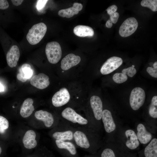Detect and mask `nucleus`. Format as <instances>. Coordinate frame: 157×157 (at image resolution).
<instances>
[{"label":"nucleus","instance_id":"obj_13","mask_svg":"<svg viewBox=\"0 0 157 157\" xmlns=\"http://www.w3.org/2000/svg\"><path fill=\"white\" fill-rule=\"evenodd\" d=\"M36 137L35 133L33 130L27 131L22 139V142L24 147L28 149L35 148L37 144V141L35 140Z\"/></svg>","mask_w":157,"mask_h":157},{"label":"nucleus","instance_id":"obj_9","mask_svg":"<svg viewBox=\"0 0 157 157\" xmlns=\"http://www.w3.org/2000/svg\"><path fill=\"white\" fill-rule=\"evenodd\" d=\"M90 103L95 118L97 120H100L103 112L102 102L101 98L98 96H93L90 99Z\"/></svg>","mask_w":157,"mask_h":157},{"label":"nucleus","instance_id":"obj_2","mask_svg":"<svg viewBox=\"0 0 157 157\" xmlns=\"http://www.w3.org/2000/svg\"><path fill=\"white\" fill-rule=\"evenodd\" d=\"M45 53L49 62L53 64H56L59 61L62 56L60 46L56 42H48L46 45Z\"/></svg>","mask_w":157,"mask_h":157},{"label":"nucleus","instance_id":"obj_35","mask_svg":"<svg viewBox=\"0 0 157 157\" xmlns=\"http://www.w3.org/2000/svg\"><path fill=\"white\" fill-rule=\"evenodd\" d=\"M48 0H38L37 4V8L38 10H40L45 6Z\"/></svg>","mask_w":157,"mask_h":157},{"label":"nucleus","instance_id":"obj_18","mask_svg":"<svg viewBox=\"0 0 157 157\" xmlns=\"http://www.w3.org/2000/svg\"><path fill=\"white\" fill-rule=\"evenodd\" d=\"M33 73L30 65L28 64H24L19 69L17 77L19 80L24 82L31 77Z\"/></svg>","mask_w":157,"mask_h":157},{"label":"nucleus","instance_id":"obj_26","mask_svg":"<svg viewBox=\"0 0 157 157\" xmlns=\"http://www.w3.org/2000/svg\"><path fill=\"white\" fill-rule=\"evenodd\" d=\"M142 6L150 8L154 12L157 10V0H143L140 3Z\"/></svg>","mask_w":157,"mask_h":157},{"label":"nucleus","instance_id":"obj_38","mask_svg":"<svg viewBox=\"0 0 157 157\" xmlns=\"http://www.w3.org/2000/svg\"><path fill=\"white\" fill-rule=\"evenodd\" d=\"M106 26L108 28H110L112 26L113 23L110 19H108L106 22Z\"/></svg>","mask_w":157,"mask_h":157},{"label":"nucleus","instance_id":"obj_27","mask_svg":"<svg viewBox=\"0 0 157 157\" xmlns=\"http://www.w3.org/2000/svg\"><path fill=\"white\" fill-rule=\"evenodd\" d=\"M113 79L116 83H121L126 81L128 79V77L126 75L122 73H117L113 75Z\"/></svg>","mask_w":157,"mask_h":157},{"label":"nucleus","instance_id":"obj_36","mask_svg":"<svg viewBox=\"0 0 157 157\" xmlns=\"http://www.w3.org/2000/svg\"><path fill=\"white\" fill-rule=\"evenodd\" d=\"M72 7L78 11L81 10L83 7L81 4L77 3H74Z\"/></svg>","mask_w":157,"mask_h":157},{"label":"nucleus","instance_id":"obj_32","mask_svg":"<svg viewBox=\"0 0 157 157\" xmlns=\"http://www.w3.org/2000/svg\"><path fill=\"white\" fill-rule=\"evenodd\" d=\"M117 9V6L115 5H113L109 7L106 10V11L108 14L110 15L116 12Z\"/></svg>","mask_w":157,"mask_h":157},{"label":"nucleus","instance_id":"obj_5","mask_svg":"<svg viewBox=\"0 0 157 157\" xmlns=\"http://www.w3.org/2000/svg\"><path fill=\"white\" fill-rule=\"evenodd\" d=\"M123 63L122 58L113 56L108 59L103 64L100 69V72L103 75L110 74L120 66Z\"/></svg>","mask_w":157,"mask_h":157},{"label":"nucleus","instance_id":"obj_22","mask_svg":"<svg viewBox=\"0 0 157 157\" xmlns=\"http://www.w3.org/2000/svg\"><path fill=\"white\" fill-rule=\"evenodd\" d=\"M55 142L58 147L61 149H67L72 155L76 153V148L74 144L70 142H65L56 140Z\"/></svg>","mask_w":157,"mask_h":157},{"label":"nucleus","instance_id":"obj_25","mask_svg":"<svg viewBox=\"0 0 157 157\" xmlns=\"http://www.w3.org/2000/svg\"><path fill=\"white\" fill-rule=\"evenodd\" d=\"M149 115L154 118H157V96H154L151 99V103L149 108Z\"/></svg>","mask_w":157,"mask_h":157},{"label":"nucleus","instance_id":"obj_19","mask_svg":"<svg viewBox=\"0 0 157 157\" xmlns=\"http://www.w3.org/2000/svg\"><path fill=\"white\" fill-rule=\"evenodd\" d=\"M73 137L76 144L82 148H88L90 143L85 134L83 132L77 131L73 134Z\"/></svg>","mask_w":157,"mask_h":157},{"label":"nucleus","instance_id":"obj_3","mask_svg":"<svg viewBox=\"0 0 157 157\" xmlns=\"http://www.w3.org/2000/svg\"><path fill=\"white\" fill-rule=\"evenodd\" d=\"M145 94L144 90L140 87H135L131 91L129 98L130 105L134 110H138L144 104Z\"/></svg>","mask_w":157,"mask_h":157},{"label":"nucleus","instance_id":"obj_40","mask_svg":"<svg viewBox=\"0 0 157 157\" xmlns=\"http://www.w3.org/2000/svg\"><path fill=\"white\" fill-rule=\"evenodd\" d=\"M153 68L155 69H157V62H155L153 64Z\"/></svg>","mask_w":157,"mask_h":157},{"label":"nucleus","instance_id":"obj_21","mask_svg":"<svg viewBox=\"0 0 157 157\" xmlns=\"http://www.w3.org/2000/svg\"><path fill=\"white\" fill-rule=\"evenodd\" d=\"M145 157H157V139L151 140L144 150Z\"/></svg>","mask_w":157,"mask_h":157},{"label":"nucleus","instance_id":"obj_14","mask_svg":"<svg viewBox=\"0 0 157 157\" xmlns=\"http://www.w3.org/2000/svg\"><path fill=\"white\" fill-rule=\"evenodd\" d=\"M35 116L38 119L40 120L44 123L47 127H50L54 122V118L52 114L46 111L40 110L36 111Z\"/></svg>","mask_w":157,"mask_h":157},{"label":"nucleus","instance_id":"obj_41","mask_svg":"<svg viewBox=\"0 0 157 157\" xmlns=\"http://www.w3.org/2000/svg\"><path fill=\"white\" fill-rule=\"evenodd\" d=\"M1 151H2V150H1V147H0V154H1Z\"/></svg>","mask_w":157,"mask_h":157},{"label":"nucleus","instance_id":"obj_29","mask_svg":"<svg viewBox=\"0 0 157 157\" xmlns=\"http://www.w3.org/2000/svg\"><path fill=\"white\" fill-rule=\"evenodd\" d=\"M134 67L135 66L133 65L131 67L123 69L122 71V73L128 75L130 77H133L137 72L136 70L134 68Z\"/></svg>","mask_w":157,"mask_h":157},{"label":"nucleus","instance_id":"obj_20","mask_svg":"<svg viewBox=\"0 0 157 157\" xmlns=\"http://www.w3.org/2000/svg\"><path fill=\"white\" fill-rule=\"evenodd\" d=\"M74 34L80 37H92L94 34L93 29L88 26L78 25L75 26L73 30Z\"/></svg>","mask_w":157,"mask_h":157},{"label":"nucleus","instance_id":"obj_31","mask_svg":"<svg viewBox=\"0 0 157 157\" xmlns=\"http://www.w3.org/2000/svg\"><path fill=\"white\" fill-rule=\"evenodd\" d=\"M146 70L151 76L154 78H157V69L149 67L147 68Z\"/></svg>","mask_w":157,"mask_h":157},{"label":"nucleus","instance_id":"obj_17","mask_svg":"<svg viewBox=\"0 0 157 157\" xmlns=\"http://www.w3.org/2000/svg\"><path fill=\"white\" fill-rule=\"evenodd\" d=\"M33 100L31 98L26 99L23 102L21 106L20 113L24 118H26L30 116L34 110L33 105Z\"/></svg>","mask_w":157,"mask_h":157},{"label":"nucleus","instance_id":"obj_16","mask_svg":"<svg viewBox=\"0 0 157 157\" xmlns=\"http://www.w3.org/2000/svg\"><path fill=\"white\" fill-rule=\"evenodd\" d=\"M125 135L127 138L126 145L129 149H134L138 147L140 144L137 135L134 131L128 129L125 132Z\"/></svg>","mask_w":157,"mask_h":157},{"label":"nucleus","instance_id":"obj_1","mask_svg":"<svg viewBox=\"0 0 157 157\" xmlns=\"http://www.w3.org/2000/svg\"><path fill=\"white\" fill-rule=\"evenodd\" d=\"M47 31V27L44 23L40 22L35 24L29 30L26 39L31 44H36L42 39Z\"/></svg>","mask_w":157,"mask_h":157},{"label":"nucleus","instance_id":"obj_6","mask_svg":"<svg viewBox=\"0 0 157 157\" xmlns=\"http://www.w3.org/2000/svg\"><path fill=\"white\" fill-rule=\"evenodd\" d=\"M61 115L64 119L74 123H78L79 124L83 125L88 123L87 119L70 107H67L65 109L62 111Z\"/></svg>","mask_w":157,"mask_h":157},{"label":"nucleus","instance_id":"obj_39","mask_svg":"<svg viewBox=\"0 0 157 157\" xmlns=\"http://www.w3.org/2000/svg\"><path fill=\"white\" fill-rule=\"evenodd\" d=\"M4 90V88L3 85L0 83V92L3 91Z\"/></svg>","mask_w":157,"mask_h":157},{"label":"nucleus","instance_id":"obj_8","mask_svg":"<svg viewBox=\"0 0 157 157\" xmlns=\"http://www.w3.org/2000/svg\"><path fill=\"white\" fill-rule=\"evenodd\" d=\"M30 83L37 88L43 89L49 85V78L44 73H39L37 75H34L31 78Z\"/></svg>","mask_w":157,"mask_h":157},{"label":"nucleus","instance_id":"obj_4","mask_svg":"<svg viewBox=\"0 0 157 157\" xmlns=\"http://www.w3.org/2000/svg\"><path fill=\"white\" fill-rule=\"evenodd\" d=\"M138 26V22L135 18H129L126 19L121 25L119 28V33L122 37H128L135 32Z\"/></svg>","mask_w":157,"mask_h":157},{"label":"nucleus","instance_id":"obj_28","mask_svg":"<svg viewBox=\"0 0 157 157\" xmlns=\"http://www.w3.org/2000/svg\"><path fill=\"white\" fill-rule=\"evenodd\" d=\"M9 127V122L4 117L0 116V133H3Z\"/></svg>","mask_w":157,"mask_h":157},{"label":"nucleus","instance_id":"obj_15","mask_svg":"<svg viewBox=\"0 0 157 157\" xmlns=\"http://www.w3.org/2000/svg\"><path fill=\"white\" fill-rule=\"evenodd\" d=\"M137 136L138 139L142 144L147 143L151 139V134L146 130L144 125L141 123L139 124L137 126Z\"/></svg>","mask_w":157,"mask_h":157},{"label":"nucleus","instance_id":"obj_7","mask_svg":"<svg viewBox=\"0 0 157 157\" xmlns=\"http://www.w3.org/2000/svg\"><path fill=\"white\" fill-rule=\"evenodd\" d=\"M70 99V95L67 89L61 88L53 95L52 99L53 105L55 107H59L67 104Z\"/></svg>","mask_w":157,"mask_h":157},{"label":"nucleus","instance_id":"obj_12","mask_svg":"<svg viewBox=\"0 0 157 157\" xmlns=\"http://www.w3.org/2000/svg\"><path fill=\"white\" fill-rule=\"evenodd\" d=\"M20 55V51L18 47L16 45H13L6 54V60L8 66L12 68L16 67Z\"/></svg>","mask_w":157,"mask_h":157},{"label":"nucleus","instance_id":"obj_33","mask_svg":"<svg viewBox=\"0 0 157 157\" xmlns=\"http://www.w3.org/2000/svg\"><path fill=\"white\" fill-rule=\"evenodd\" d=\"M119 17V13L116 12L110 15V19L113 23L115 24L117 22Z\"/></svg>","mask_w":157,"mask_h":157},{"label":"nucleus","instance_id":"obj_24","mask_svg":"<svg viewBox=\"0 0 157 157\" xmlns=\"http://www.w3.org/2000/svg\"><path fill=\"white\" fill-rule=\"evenodd\" d=\"M78 13V11L72 7L60 10L58 13V14L61 17L69 18L72 17L75 15L77 14Z\"/></svg>","mask_w":157,"mask_h":157},{"label":"nucleus","instance_id":"obj_34","mask_svg":"<svg viewBox=\"0 0 157 157\" xmlns=\"http://www.w3.org/2000/svg\"><path fill=\"white\" fill-rule=\"evenodd\" d=\"M9 3L7 0H0V9L4 10L8 8Z\"/></svg>","mask_w":157,"mask_h":157},{"label":"nucleus","instance_id":"obj_10","mask_svg":"<svg viewBox=\"0 0 157 157\" xmlns=\"http://www.w3.org/2000/svg\"><path fill=\"white\" fill-rule=\"evenodd\" d=\"M101 119L106 132L110 133L115 130L116 125L110 111L107 109L103 110Z\"/></svg>","mask_w":157,"mask_h":157},{"label":"nucleus","instance_id":"obj_23","mask_svg":"<svg viewBox=\"0 0 157 157\" xmlns=\"http://www.w3.org/2000/svg\"><path fill=\"white\" fill-rule=\"evenodd\" d=\"M54 139L61 141L71 140L73 139V133L72 131L68 130L63 132H56L52 134Z\"/></svg>","mask_w":157,"mask_h":157},{"label":"nucleus","instance_id":"obj_37","mask_svg":"<svg viewBox=\"0 0 157 157\" xmlns=\"http://www.w3.org/2000/svg\"><path fill=\"white\" fill-rule=\"evenodd\" d=\"M13 4L15 6H19L23 2V0H11Z\"/></svg>","mask_w":157,"mask_h":157},{"label":"nucleus","instance_id":"obj_30","mask_svg":"<svg viewBox=\"0 0 157 157\" xmlns=\"http://www.w3.org/2000/svg\"><path fill=\"white\" fill-rule=\"evenodd\" d=\"M101 157H116L114 152L112 150L109 148L104 149L102 151Z\"/></svg>","mask_w":157,"mask_h":157},{"label":"nucleus","instance_id":"obj_11","mask_svg":"<svg viewBox=\"0 0 157 157\" xmlns=\"http://www.w3.org/2000/svg\"><path fill=\"white\" fill-rule=\"evenodd\" d=\"M80 57L73 53L67 55L62 60L61 68L64 70H67L78 64L80 62Z\"/></svg>","mask_w":157,"mask_h":157}]
</instances>
